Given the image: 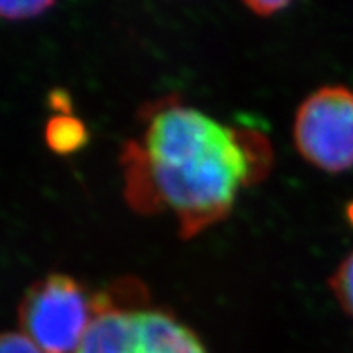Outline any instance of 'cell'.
I'll return each instance as SVG.
<instances>
[{
	"label": "cell",
	"mask_w": 353,
	"mask_h": 353,
	"mask_svg": "<svg viewBox=\"0 0 353 353\" xmlns=\"http://www.w3.org/2000/svg\"><path fill=\"white\" fill-rule=\"evenodd\" d=\"M270 164L262 134L223 125L174 99L144 114L141 138L121 152L131 208L172 211L183 239L226 218L239 190L260 182Z\"/></svg>",
	"instance_id": "obj_1"
},
{
	"label": "cell",
	"mask_w": 353,
	"mask_h": 353,
	"mask_svg": "<svg viewBox=\"0 0 353 353\" xmlns=\"http://www.w3.org/2000/svg\"><path fill=\"white\" fill-rule=\"evenodd\" d=\"M95 312V294L76 278L50 273L25 290L19 304L20 332L43 353H74Z\"/></svg>",
	"instance_id": "obj_2"
},
{
	"label": "cell",
	"mask_w": 353,
	"mask_h": 353,
	"mask_svg": "<svg viewBox=\"0 0 353 353\" xmlns=\"http://www.w3.org/2000/svg\"><path fill=\"white\" fill-rule=\"evenodd\" d=\"M293 139L299 156L327 174L353 169V88L319 87L294 114Z\"/></svg>",
	"instance_id": "obj_3"
},
{
	"label": "cell",
	"mask_w": 353,
	"mask_h": 353,
	"mask_svg": "<svg viewBox=\"0 0 353 353\" xmlns=\"http://www.w3.org/2000/svg\"><path fill=\"white\" fill-rule=\"evenodd\" d=\"M132 353H206L192 329L161 309H132Z\"/></svg>",
	"instance_id": "obj_4"
},
{
	"label": "cell",
	"mask_w": 353,
	"mask_h": 353,
	"mask_svg": "<svg viewBox=\"0 0 353 353\" xmlns=\"http://www.w3.org/2000/svg\"><path fill=\"white\" fill-rule=\"evenodd\" d=\"M131 311L117 298L95 293V312L74 353H132Z\"/></svg>",
	"instance_id": "obj_5"
},
{
	"label": "cell",
	"mask_w": 353,
	"mask_h": 353,
	"mask_svg": "<svg viewBox=\"0 0 353 353\" xmlns=\"http://www.w3.org/2000/svg\"><path fill=\"white\" fill-rule=\"evenodd\" d=\"M44 141L54 154L69 156L88 143V131L72 114H52L44 128Z\"/></svg>",
	"instance_id": "obj_6"
},
{
	"label": "cell",
	"mask_w": 353,
	"mask_h": 353,
	"mask_svg": "<svg viewBox=\"0 0 353 353\" xmlns=\"http://www.w3.org/2000/svg\"><path fill=\"white\" fill-rule=\"evenodd\" d=\"M329 286L339 306L353 321V250L337 265L329 278Z\"/></svg>",
	"instance_id": "obj_7"
},
{
	"label": "cell",
	"mask_w": 353,
	"mask_h": 353,
	"mask_svg": "<svg viewBox=\"0 0 353 353\" xmlns=\"http://www.w3.org/2000/svg\"><path fill=\"white\" fill-rule=\"evenodd\" d=\"M54 7V2L50 0H28V2H2L0 3V15L10 21H25L37 19L44 12Z\"/></svg>",
	"instance_id": "obj_8"
},
{
	"label": "cell",
	"mask_w": 353,
	"mask_h": 353,
	"mask_svg": "<svg viewBox=\"0 0 353 353\" xmlns=\"http://www.w3.org/2000/svg\"><path fill=\"white\" fill-rule=\"evenodd\" d=\"M0 353H43L21 332H6L0 339Z\"/></svg>",
	"instance_id": "obj_9"
},
{
	"label": "cell",
	"mask_w": 353,
	"mask_h": 353,
	"mask_svg": "<svg viewBox=\"0 0 353 353\" xmlns=\"http://www.w3.org/2000/svg\"><path fill=\"white\" fill-rule=\"evenodd\" d=\"M247 10H250L255 17H272L283 8H288L291 2H285V0H250V2H244Z\"/></svg>",
	"instance_id": "obj_10"
},
{
	"label": "cell",
	"mask_w": 353,
	"mask_h": 353,
	"mask_svg": "<svg viewBox=\"0 0 353 353\" xmlns=\"http://www.w3.org/2000/svg\"><path fill=\"white\" fill-rule=\"evenodd\" d=\"M48 105L56 114H72L70 97L65 90H51L48 95Z\"/></svg>",
	"instance_id": "obj_11"
}]
</instances>
